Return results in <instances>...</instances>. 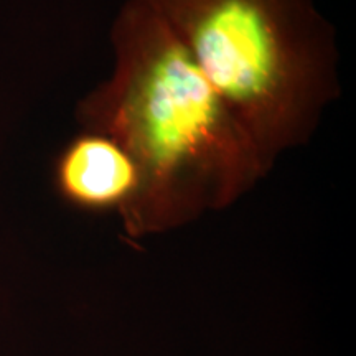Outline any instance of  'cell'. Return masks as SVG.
Returning <instances> with one entry per match:
<instances>
[{"instance_id": "6da1fadb", "label": "cell", "mask_w": 356, "mask_h": 356, "mask_svg": "<svg viewBox=\"0 0 356 356\" xmlns=\"http://www.w3.org/2000/svg\"><path fill=\"white\" fill-rule=\"evenodd\" d=\"M109 79L84 97V131L136 160L140 191L121 220L140 238L229 207L266 175L251 140L149 0H127L111 33Z\"/></svg>"}, {"instance_id": "7a4b0ae2", "label": "cell", "mask_w": 356, "mask_h": 356, "mask_svg": "<svg viewBox=\"0 0 356 356\" xmlns=\"http://www.w3.org/2000/svg\"><path fill=\"white\" fill-rule=\"evenodd\" d=\"M241 126L264 172L338 96L337 44L312 0H149Z\"/></svg>"}, {"instance_id": "3957f363", "label": "cell", "mask_w": 356, "mask_h": 356, "mask_svg": "<svg viewBox=\"0 0 356 356\" xmlns=\"http://www.w3.org/2000/svg\"><path fill=\"white\" fill-rule=\"evenodd\" d=\"M136 160L113 137L83 131L68 142L55 163L58 193L86 211L124 216L140 191Z\"/></svg>"}]
</instances>
